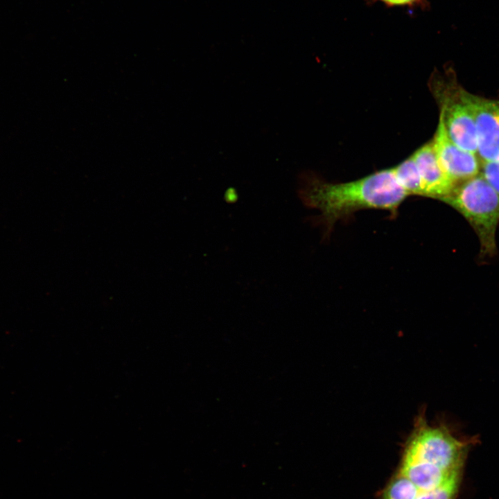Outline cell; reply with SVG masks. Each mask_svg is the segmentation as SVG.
I'll return each mask as SVG.
<instances>
[{
  "label": "cell",
  "mask_w": 499,
  "mask_h": 499,
  "mask_svg": "<svg viewBox=\"0 0 499 499\" xmlns=\"http://www.w3.org/2000/svg\"><path fill=\"white\" fill-rule=\"evenodd\" d=\"M297 194L304 206L321 212L314 222L324 225L326 231L338 220L360 209H378L394 213L409 195L392 168L340 183L324 181L305 171L298 177Z\"/></svg>",
  "instance_id": "1"
},
{
  "label": "cell",
  "mask_w": 499,
  "mask_h": 499,
  "mask_svg": "<svg viewBox=\"0 0 499 499\" xmlns=\"http://www.w3.org/2000/svg\"><path fill=\"white\" fill-rule=\"evenodd\" d=\"M441 201L457 211L473 229L480 242V256L482 259L495 255L499 193L480 173L456 184Z\"/></svg>",
  "instance_id": "2"
},
{
  "label": "cell",
  "mask_w": 499,
  "mask_h": 499,
  "mask_svg": "<svg viewBox=\"0 0 499 499\" xmlns=\"http://www.w3.org/2000/svg\"><path fill=\"white\" fill-rule=\"evenodd\" d=\"M469 444L456 438L444 421L430 424L423 410L415 419L403 454L450 472L462 471Z\"/></svg>",
  "instance_id": "3"
},
{
  "label": "cell",
  "mask_w": 499,
  "mask_h": 499,
  "mask_svg": "<svg viewBox=\"0 0 499 499\" xmlns=\"http://www.w3.org/2000/svg\"><path fill=\"white\" fill-rule=\"evenodd\" d=\"M428 86L450 139L460 148L477 155L475 121L466 98V90L454 78L439 71L432 73Z\"/></svg>",
  "instance_id": "4"
},
{
  "label": "cell",
  "mask_w": 499,
  "mask_h": 499,
  "mask_svg": "<svg viewBox=\"0 0 499 499\" xmlns=\"http://www.w3.org/2000/svg\"><path fill=\"white\" fill-rule=\"evenodd\" d=\"M473 114L481 164L499 161V99H487L466 91Z\"/></svg>",
  "instance_id": "5"
},
{
  "label": "cell",
  "mask_w": 499,
  "mask_h": 499,
  "mask_svg": "<svg viewBox=\"0 0 499 499\" xmlns=\"http://www.w3.org/2000/svg\"><path fill=\"white\" fill-rule=\"evenodd\" d=\"M432 141L439 163L456 184L480 174L478 156L460 148L450 139L440 116Z\"/></svg>",
  "instance_id": "6"
},
{
  "label": "cell",
  "mask_w": 499,
  "mask_h": 499,
  "mask_svg": "<svg viewBox=\"0 0 499 499\" xmlns=\"http://www.w3.org/2000/svg\"><path fill=\"white\" fill-rule=\"evenodd\" d=\"M423 184L425 196L441 200L456 184L447 175L437 157L432 140L412 155Z\"/></svg>",
  "instance_id": "7"
},
{
  "label": "cell",
  "mask_w": 499,
  "mask_h": 499,
  "mask_svg": "<svg viewBox=\"0 0 499 499\" xmlns=\"http://www.w3.org/2000/svg\"><path fill=\"white\" fill-rule=\"evenodd\" d=\"M454 472L444 470L433 464L405 454H403L399 471V473L410 480L419 491H429L441 485Z\"/></svg>",
  "instance_id": "8"
},
{
  "label": "cell",
  "mask_w": 499,
  "mask_h": 499,
  "mask_svg": "<svg viewBox=\"0 0 499 499\" xmlns=\"http://www.w3.org/2000/svg\"><path fill=\"white\" fill-rule=\"evenodd\" d=\"M392 169L398 183L408 195L425 196L421 174L412 155Z\"/></svg>",
  "instance_id": "9"
},
{
  "label": "cell",
  "mask_w": 499,
  "mask_h": 499,
  "mask_svg": "<svg viewBox=\"0 0 499 499\" xmlns=\"http://www.w3.org/2000/svg\"><path fill=\"white\" fill-rule=\"evenodd\" d=\"M419 492L410 480L399 473L384 490L383 499H416Z\"/></svg>",
  "instance_id": "10"
},
{
  "label": "cell",
  "mask_w": 499,
  "mask_h": 499,
  "mask_svg": "<svg viewBox=\"0 0 499 499\" xmlns=\"http://www.w3.org/2000/svg\"><path fill=\"white\" fill-rule=\"evenodd\" d=\"M461 471H455L441 485L429 491H420L416 499H455L460 483Z\"/></svg>",
  "instance_id": "11"
},
{
  "label": "cell",
  "mask_w": 499,
  "mask_h": 499,
  "mask_svg": "<svg viewBox=\"0 0 499 499\" xmlns=\"http://www.w3.org/2000/svg\"><path fill=\"white\" fill-rule=\"evenodd\" d=\"M480 174L499 193V161L481 164Z\"/></svg>",
  "instance_id": "12"
},
{
  "label": "cell",
  "mask_w": 499,
  "mask_h": 499,
  "mask_svg": "<svg viewBox=\"0 0 499 499\" xmlns=\"http://www.w3.org/2000/svg\"><path fill=\"white\" fill-rule=\"evenodd\" d=\"M369 3L380 2L387 7L417 8L426 6L427 0H367Z\"/></svg>",
  "instance_id": "13"
}]
</instances>
